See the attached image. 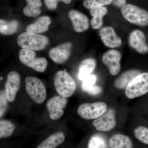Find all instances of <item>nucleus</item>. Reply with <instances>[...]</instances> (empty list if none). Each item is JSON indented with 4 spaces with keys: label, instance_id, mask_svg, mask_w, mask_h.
Returning a JSON list of instances; mask_svg holds the SVG:
<instances>
[{
    "label": "nucleus",
    "instance_id": "19",
    "mask_svg": "<svg viewBox=\"0 0 148 148\" xmlns=\"http://www.w3.org/2000/svg\"><path fill=\"white\" fill-rule=\"evenodd\" d=\"M110 148H132V144L130 138L126 135L115 134L111 136L109 141Z\"/></svg>",
    "mask_w": 148,
    "mask_h": 148
},
{
    "label": "nucleus",
    "instance_id": "23",
    "mask_svg": "<svg viewBox=\"0 0 148 148\" xmlns=\"http://www.w3.org/2000/svg\"><path fill=\"white\" fill-rule=\"evenodd\" d=\"M19 27V22L17 20L6 21L0 20V33L3 35L10 36L16 33Z\"/></svg>",
    "mask_w": 148,
    "mask_h": 148
},
{
    "label": "nucleus",
    "instance_id": "6",
    "mask_svg": "<svg viewBox=\"0 0 148 148\" xmlns=\"http://www.w3.org/2000/svg\"><path fill=\"white\" fill-rule=\"evenodd\" d=\"M18 57L22 64L37 72L43 73L47 68L46 59L42 57H37L34 51L22 48L19 51Z\"/></svg>",
    "mask_w": 148,
    "mask_h": 148
},
{
    "label": "nucleus",
    "instance_id": "27",
    "mask_svg": "<svg viewBox=\"0 0 148 148\" xmlns=\"http://www.w3.org/2000/svg\"><path fill=\"white\" fill-rule=\"evenodd\" d=\"M112 3V0H84L83 5L86 8L91 10L109 5Z\"/></svg>",
    "mask_w": 148,
    "mask_h": 148
},
{
    "label": "nucleus",
    "instance_id": "10",
    "mask_svg": "<svg viewBox=\"0 0 148 148\" xmlns=\"http://www.w3.org/2000/svg\"><path fill=\"white\" fill-rule=\"evenodd\" d=\"M92 124L95 129L100 132H108L113 129L116 125L114 110L112 108L108 110L103 115L94 120Z\"/></svg>",
    "mask_w": 148,
    "mask_h": 148
},
{
    "label": "nucleus",
    "instance_id": "16",
    "mask_svg": "<svg viewBox=\"0 0 148 148\" xmlns=\"http://www.w3.org/2000/svg\"><path fill=\"white\" fill-rule=\"evenodd\" d=\"M51 22V19L49 16H40L34 23L28 25L26 28V31L38 34L44 33L48 30Z\"/></svg>",
    "mask_w": 148,
    "mask_h": 148
},
{
    "label": "nucleus",
    "instance_id": "3",
    "mask_svg": "<svg viewBox=\"0 0 148 148\" xmlns=\"http://www.w3.org/2000/svg\"><path fill=\"white\" fill-rule=\"evenodd\" d=\"M123 16L131 24L140 27L148 26V12L138 6L125 4L121 8Z\"/></svg>",
    "mask_w": 148,
    "mask_h": 148
},
{
    "label": "nucleus",
    "instance_id": "26",
    "mask_svg": "<svg viewBox=\"0 0 148 148\" xmlns=\"http://www.w3.org/2000/svg\"><path fill=\"white\" fill-rule=\"evenodd\" d=\"M134 135L137 140L148 145V127L139 126L134 129Z\"/></svg>",
    "mask_w": 148,
    "mask_h": 148
},
{
    "label": "nucleus",
    "instance_id": "8",
    "mask_svg": "<svg viewBox=\"0 0 148 148\" xmlns=\"http://www.w3.org/2000/svg\"><path fill=\"white\" fill-rule=\"evenodd\" d=\"M121 58V53L115 49L107 51L103 54L102 61L112 75H116L120 72Z\"/></svg>",
    "mask_w": 148,
    "mask_h": 148
},
{
    "label": "nucleus",
    "instance_id": "28",
    "mask_svg": "<svg viewBox=\"0 0 148 148\" xmlns=\"http://www.w3.org/2000/svg\"><path fill=\"white\" fill-rule=\"evenodd\" d=\"M97 80V77L96 75L94 74H91L90 75L86 77L84 80H83L82 86V90L84 92H86V90L95 85Z\"/></svg>",
    "mask_w": 148,
    "mask_h": 148
},
{
    "label": "nucleus",
    "instance_id": "11",
    "mask_svg": "<svg viewBox=\"0 0 148 148\" xmlns=\"http://www.w3.org/2000/svg\"><path fill=\"white\" fill-rule=\"evenodd\" d=\"M72 47V43L67 42L52 48L49 52V58L56 64H64L70 57Z\"/></svg>",
    "mask_w": 148,
    "mask_h": 148
},
{
    "label": "nucleus",
    "instance_id": "5",
    "mask_svg": "<svg viewBox=\"0 0 148 148\" xmlns=\"http://www.w3.org/2000/svg\"><path fill=\"white\" fill-rule=\"evenodd\" d=\"M25 85L27 93L32 100L38 104L45 101L47 91L43 83L36 77H28L25 78Z\"/></svg>",
    "mask_w": 148,
    "mask_h": 148
},
{
    "label": "nucleus",
    "instance_id": "9",
    "mask_svg": "<svg viewBox=\"0 0 148 148\" xmlns=\"http://www.w3.org/2000/svg\"><path fill=\"white\" fill-rule=\"evenodd\" d=\"M68 103L67 98L60 96H53L47 101V108L51 119H59L64 114V109Z\"/></svg>",
    "mask_w": 148,
    "mask_h": 148
},
{
    "label": "nucleus",
    "instance_id": "15",
    "mask_svg": "<svg viewBox=\"0 0 148 148\" xmlns=\"http://www.w3.org/2000/svg\"><path fill=\"white\" fill-rule=\"evenodd\" d=\"M68 16L72 21L73 28L76 32L82 33L89 27V21L87 16L78 11L72 10L69 11Z\"/></svg>",
    "mask_w": 148,
    "mask_h": 148
},
{
    "label": "nucleus",
    "instance_id": "2",
    "mask_svg": "<svg viewBox=\"0 0 148 148\" xmlns=\"http://www.w3.org/2000/svg\"><path fill=\"white\" fill-rule=\"evenodd\" d=\"M53 83L58 94L65 98L71 97L76 89L75 80L66 70L59 71L55 74Z\"/></svg>",
    "mask_w": 148,
    "mask_h": 148
},
{
    "label": "nucleus",
    "instance_id": "18",
    "mask_svg": "<svg viewBox=\"0 0 148 148\" xmlns=\"http://www.w3.org/2000/svg\"><path fill=\"white\" fill-rule=\"evenodd\" d=\"M96 63L95 59L88 58L82 60L79 65L78 77L81 80H84L91 75L95 70Z\"/></svg>",
    "mask_w": 148,
    "mask_h": 148
},
{
    "label": "nucleus",
    "instance_id": "30",
    "mask_svg": "<svg viewBox=\"0 0 148 148\" xmlns=\"http://www.w3.org/2000/svg\"><path fill=\"white\" fill-rule=\"evenodd\" d=\"M7 98L5 91L1 90L0 92V116L2 117L4 114L7 107Z\"/></svg>",
    "mask_w": 148,
    "mask_h": 148
},
{
    "label": "nucleus",
    "instance_id": "17",
    "mask_svg": "<svg viewBox=\"0 0 148 148\" xmlns=\"http://www.w3.org/2000/svg\"><path fill=\"white\" fill-rule=\"evenodd\" d=\"M140 73V71L135 69L123 72L115 80L114 86L118 89H125L128 84Z\"/></svg>",
    "mask_w": 148,
    "mask_h": 148
},
{
    "label": "nucleus",
    "instance_id": "7",
    "mask_svg": "<svg viewBox=\"0 0 148 148\" xmlns=\"http://www.w3.org/2000/svg\"><path fill=\"white\" fill-rule=\"evenodd\" d=\"M108 110V105L103 102L83 103L79 106L77 113L86 120H95L100 117Z\"/></svg>",
    "mask_w": 148,
    "mask_h": 148
},
{
    "label": "nucleus",
    "instance_id": "4",
    "mask_svg": "<svg viewBox=\"0 0 148 148\" xmlns=\"http://www.w3.org/2000/svg\"><path fill=\"white\" fill-rule=\"evenodd\" d=\"M148 92V73H140L135 77L125 88V94L132 99L145 95Z\"/></svg>",
    "mask_w": 148,
    "mask_h": 148
},
{
    "label": "nucleus",
    "instance_id": "20",
    "mask_svg": "<svg viewBox=\"0 0 148 148\" xmlns=\"http://www.w3.org/2000/svg\"><path fill=\"white\" fill-rule=\"evenodd\" d=\"M27 5L23 9L24 15L29 17H35L39 16L42 12V6L41 0H25Z\"/></svg>",
    "mask_w": 148,
    "mask_h": 148
},
{
    "label": "nucleus",
    "instance_id": "12",
    "mask_svg": "<svg viewBox=\"0 0 148 148\" xmlns=\"http://www.w3.org/2000/svg\"><path fill=\"white\" fill-rule=\"evenodd\" d=\"M20 84V76L17 72L12 71L8 75L5 84V91L8 100L12 102L15 99Z\"/></svg>",
    "mask_w": 148,
    "mask_h": 148
},
{
    "label": "nucleus",
    "instance_id": "14",
    "mask_svg": "<svg viewBox=\"0 0 148 148\" xmlns=\"http://www.w3.org/2000/svg\"><path fill=\"white\" fill-rule=\"evenodd\" d=\"M130 45L140 54L148 52V46L146 43L145 35L142 31L135 30L132 31L129 38Z\"/></svg>",
    "mask_w": 148,
    "mask_h": 148
},
{
    "label": "nucleus",
    "instance_id": "24",
    "mask_svg": "<svg viewBox=\"0 0 148 148\" xmlns=\"http://www.w3.org/2000/svg\"><path fill=\"white\" fill-rule=\"evenodd\" d=\"M15 126L12 123L6 120H1L0 121V138L10 137L14 131Z\"/></svg>",
    "mask_w": 148,
    "mask_h": 148
},
{
    "label": "nucleus",
    "instance_id": "22",
    "mask_svg": "<svg viewBox=\"0 0 148 148\" xmlns=\"http://www.w3.org/2000/svg\"><path fill=\"white\" fill-rule=\"evenodd\" d=\"M90 14L92 16L91 20V25L92 29H98L103 24V18L108 13L106 7L98 8L90 10Z\"/></svg>",
    "mask_w": 148,
    "mask_h": 148
},
{
    "label": "nucleus",
    "instance_id": "32",
    "mask_svg": "<svg viewBox=\"0 0 148 148\" xmlns=\"http://www.w3.org/2000/svg\"><path fill=\"white\" fill-rule=\"evenodd\" d=\"M3 79V77H1V80Z\"/></svg>",
    "mask_w": 148,
    "mask_h": 148
},
{
    "label": "nucleus",
    "instance_id": "29",
    "mask_svg": "<svg viewBox=\"0 0 148 148\" xmlns=\"http://www.w3.org/2000/svg\"><path fill=\"white\" fill-rule=\"evenodd\" d=\"M59 2L66 4H69L71 2V0H44L45 3L47 8L51 10L56 9Z\"/></svg>",
    "mask_w": 148,
    "mask_h": 148
},
{
    "label": "nucleus",
    "instance_id": "21",
    "mask_svg": "<svg viewBox=\"0 0 148 148\" xmlns=\"http://www.w3.org/2000/svg\"><path fill=\"white\" fill-rule=\"evenodd\" d=\"M65 139V135L63 132H56L47 138L37 148H56L62 144Z\"/></svg>",
    "mask_w": 148,
    "mask_h": 148
},
{
    "label": "nucleus",
    "instance_id": "31",
    "mask_svg": "<svg viewBox=\"0 0 148 148\" xmlns=\"http://www.w3.org/2000/svg\"><path fill=\"white\" fill-rule=\"evenodd\" d=\"M126 3V0H112V3L116 7L121 8Z\"/></svg>",
    "mask_w": 148,
    "mask_h": 148
},
{
    "label": "nucleus",
    "instance_id": "25",
    "mask_svg": "<svg viewBox=\"0 0 148 148\" xmlns=\"http://www.w3.org/2000/svg\"><path fill=\"white\" fill-rule=\"evenodd\" d=\"M87 148H108L106 139L101 134H95L90 137Z\"/></svg>",
    "mask_w": 148,
    "mask_h": 148
},
{
    "label": "nucleus",
    "instance_id": "13",
    "mask_svg": "<svg viewBox=\"0 0 148 148\" xmlns=\"http://www.w3.org/2000/svg\"><path fill=\"white\" fill-rule=\"evenodd\" d=\"M99 35L101 40L107 47L116 48L121 46L122 41L121 38L116 34L112 27H103L100 30Z\"/></svg>",
    "mask_w": 148,
    "mask_h": 148
},
{
    "label": "nucleus",
    "instance_id": "1",
    "mask_svg": "<svg viewBox=\"0 0 148 148\" xmlns=\"http://www.w3.org/2000/svg\"><path fill=\"white\" fill-rule=\"evenodd\" d=\"M17 43L21 48L35 51L45 49L49 44V40L45 36L26 32L17 37Z\"/></svg>",
    "mask_w": 148,
    "mask_h": 148
}]
</instances>
